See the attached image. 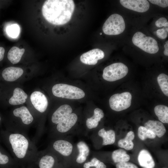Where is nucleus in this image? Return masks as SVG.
Instances as JSON below:
<instances>
[{
	"label": "nucleus",
	"mask_w": 168,
	"mask_h": 168,
	"mask_svg": "<svg viewBox=\"0 0 168 168\" xmlns=\"http://www.w3.org/2000/svg\"><path fill=\"white\" fill-rule=\"evenodd\" d=\"M0 137L19 166L26 168L35 165L39 152L26 134L5 129L1 131Z\"/></svg>",
	"instance_id": "1"
},
{
	"label": "nucleus",
	"mask_w": 168,
	"mask_h": 168,
	"mask_svg": "<svg viewBox=\"0 0 168 168\" xmlns=\"http://www.w3.org/2000/svg\"><path fill=\"white\" fill-rule=\"evenodd\" d=\"M75 8L72 0H48L44 3L42 13L49 23L55 25H62L71 19Z\"/></svg>",
	"instance_id": "2"
},
{
	"label": "nucleus",
	"mask_w": 168,
	"mask_h": 168,
	"mask_svg": "<svg viewBox=\"0 0 168 168\" xmlns=\"http://www.w3.org/2000/svg\"><path fill=\"white\" fill-rule=\"evenodd\" d=\"M53 94L55 96L70 99H79L83 98L85 93L81 89L65 84H57L52 88Z\"/></svg>",
	"instance_id": "3"
},
{
	"label": "nucleus",
	"mask_w": 168,
	"mask_h": 168,
	"mask_svg": "<svg viewBox=\"0 0 168 168\" xmlns=\"http://www.w3.org/2000/svg\"><path fill=\"white\" fill-rule=\"evenodd\" d=\"M35 165L37 168H66L56 155L48 149L39 152Z\"/></svg>",
	"instance_id": "4"
},
{
	"label": "nucleus",
	"mask_w": 168,
	"mask_h": 168,
	"mask_svg": "<svg viewBox=\"0 0 168 168\" xmlns=\"http://www.w3.org/2000/svg\"><path fill=\"white\" fill-rule=\"evenodd\" d=\"M48 149L55 154L65 166L64 159L72 155L73 147L69 141L56 138L52 142Z\"/></svg>",
	"instance_id": "5"
},
{
	"label": "nucleus",
	"mask_w": 168,
	"mask_h": 168,
	"mask_svg": "<svg viewBox=\"0 0 168 168\" xmlns=\"http://www.w3.org/2000/svg\"><path fill=\"white\" fill-rule=\"evenodd\" d=\"M132 41L134 45L149 54H155L159 49L157 42L154 38L147 36L141 32H137L134 34Z\"/></svg>",
	"instance_id": "6"
},
{
	"label": "nucleus",
	"mask_w": 168,
	"mask_h": 168,
	"mask_svg": "<svg viewBox=\"0 0 168 168\" xmlns=\"http://www.w3.org/2000/svg\"><path fill=\"white\" fill-rule=\"evenodd\" d=\"M125 28L124 18L120 15L114 14L110 15L103 24V32L108 35H116L122 33Z\"/></svg>",
	"instance_id": "7"
},
{
	"label": "nucleus",
	"mask_w": 168,
	"mask_h": 168,
	"mask_svg": "<svg viewBox=\"0 0 168 168\" xmlns=\"http://www.w3.org/2000/svg\"><path fill=\"white\" fill-rule=\"evenodd\" d=\"M128 72V68L125 65L122 63H116L104 69L102 77L105 80L113 82L123 78Z\"/></svg>",
	"instance_id": "8"
},
{
	"label": "nucleus",
	"mask_w": 168,
	"mask_h": 168,
	"mask_svg": "<svg viewBox=\"0 0 168 168\" xmlns=\"http://www.w3.org/2000/svg\"><path fill=\"white\" fill-rule=\"evenodd\" d=\"M132 99V95L128 92L114 94L109 99L110 107L111 109L116 111L125 110L130 106Z\"/></svg>",
	"instance_id": "9"
},
{
	"label": "nucleus",
	"mask_w": 168,
	"mask_h": 168,
	"mask_svg": "<svg viewBox=\"0 0 168 168\" xmlns=\"http://www.w3.org/2000/svg\"><path fill=\"white\" fill-rule=\"evenodd\" d=\"M78 119L77 115L74 113H71L56 125L52 132L55 135H58L66 133L69 131L76 123Z\"/></svg>",
	"instance_id": "10"
},
{
	"label": "nucleus",
	"mask_w": 168,
	"mask_h": 168,
	"mask_svg": "<svg viewBox=\"0 0 168 168\" xmlns=\"http://www.w3.org/2000/svg\"><path fill=\"white\" fill-rule=\"evenodd\" d=\"M120 2L124 7L139 12H144L149 8L150 4L146 0H120Z\"/></svg>",
	"instance_id": "11"
},
{
	"label": "nucleus",
	"mask_w": 168,
	"mask_h": 168,
	"mask_svg": "<svg viewBox=\"0 0 168 168\" xmlns=\"http://www.w3.org/2000/svg\"><path fill=\"white\" fill-rule=\"evenodd\" d=\"M105 56L104 52L99 49H95L82 54L80 59L83 63L89 65L96 64L99 60Z\"/></svg>",
	"instance_id": "12"
},
{
	"label": "nucleus",
	"mask_w": 168,
	"mask_h": 168,
	"mask_svg": "<svg viewBox=\"0 0 168 168\" xmlns=\"http://www.w3.org/2000/svg\"><path fill=\"white\" fill-rule=\"evenodd\" d=\"M31 102L35 109L40 113H43L46 110L48 101L45 95L39 91H35L31 95Z\"/></svg>",
	"instance_id": "13"
},
{
	"label": "nucleus",
	"mask_w": 168,
	"mask_h": 168,
	"mask_svg": "<svg viewBox=\"0 0 168 168\" xmlns=\"http://www.w3.org/2000/svg\"><path fill=\"white\" fill-rule=\"evenodd\" d=\"M72 111L71 107L67 104L63 105L58 107L53 113L51 121L56 125L68 117Z\"/></svg>",
	"instance_id": "14"
},
{
	"label": "nucleus",
	"mask_w": 168,
	"mask_h": 168,
	"mask_svg": "<svg viewBox=\"0 0 168 168\" xmlns=\"http://www.w3.org/2000/svg\"><path fill=\"white\" fill-rule=\"evenodd\" d=\"M78 153L75 161V166H82L87 161L90 152L89 148L87 145L84 141H80L77 144Z\"/></svg>",
	"instance_id": "15"
},
{
	"label": "nucleus",
	"mask_w": 168,
	"mask_h": 168,
	"mask_svg": "<svg viewBox=\"0 0 168 168\" xmlns=\"http://www.w3.org/2000/svg\"><path fill=\"white\" fill-rule=\"evenodd\" d=\"M13 158L0 145V168H18Z\"/></svg>",
	"instance_id": "16"
},
{
	"label": "nucleus",
	"mask_w": 168,
	"mask_h": 168,
	"mask_svg": "<svg viewBox=\"0 0 168 168\" xmlns=\"http://www.w3.org/2000/svg\"><path fill=\"white\" fill-rule=\"evenodd\" d=\"M14 116L20 117L23 124L29 129V125L34 120V118L28 109L23 106L15 109L13 111Z\"/></svg>",
	"instance_id": "17"
},
{
	"label": "nucleus",
	"mask_w": 168,
	"mask_h": 168,
	"mask_svg": "<svg viewBox=\"0 0 168 168\" xmlns=\"http://www.w3.org/2000/svg\"><path fill=\"white\" fill-rule=\"evenodd\" d=\"M23 73V70L21 68L10 67L3 70L2 75L5 81L13 82L20 77Z\"/></svg>",
	"instance_id": "18"
},
{
	"label": "nucleus",
	"mask_w": 168,
	"mask_h": 168,
	"mask_svg": "<svg viewBox=\"0 0 168 168\" xmlns=\"http://www.w3.org/2000/svg\"><path fill=\"white\" fill-rule=\"evenodd\" d=\"M144 127L153 132L159 138L162 137L166 132L163 124L158 121L149 120L145 123Z\"/></svg>",
	"instance_id": "19"
},
{
	"label": "nucleus",
	"mask_w": 168,
	"mask_h": 168,
	"mask_svg": "<svg viewBox=\"0 0 168 168\" xmlns=\"http://www.w3.org/2000/svg\"><path fill=\"white\" fill-rule=\"evenodd\" d=\"M139 165L143 168H154L155 163L152 155L147 150L142 149L139 152L138 156Z\"/></svg>",
	"instance_id": "20"
},
{
	"label": "nucleus",
	"mask_w": 168,
	"mask_h": 168,
	"mask_svg": "<svg viewBox=\"0 0 168 168\" xmlns=\"http://www.w3.org/2000/svg\"><path fill=\"white\" fill-rule=\"evenodd\" d=\"M104 116L103 110L99 108H96L94 111L93 115L87 119L86 125L89 129L96 128L99 124V123Z\"/></svg>",
	"instance_id": "21"
},
{
	"label": "nucleus",
	"mask_w": 168,
	"mask_h": 168,
	"mask_svg": "<svg viewBox=\"0 0 168 168\" xmlns=\"http://www.w3.org/2000/svg\"><path fill=\"white\" fill-rule=\"evenodd\" d=\"M27 98V94L21 89L15 88L13 96L9 100V103L12 105H17L24 103Z\"/></svg>",
	"instance_id": "22"
},
{
	"label": "nucleus",
	"mask_w": 168,
	"mask_h": 168,
	"mask_svg": "<svg viewBox=\"0 0 168 168\" xmlns=\"http://www.w3.org/2000/svg\"><path fill=\"white\" fill-rule=\"evenodd\" d=\"M98 134L102 138L103 145H111L115 142V133L112 129L106 131L104 128H101L98 131Z\"/></svg>",
	"instance_id": "23"
},
{
	"label": "nucleus",
	"mask_w": 168,
	"mask_h": 168,
	"mask_svg": "<svg viewBox=\"0 0 168 168\" xmlns=\"http://www.w3.org/2000/svg\"><path fill=\"white\" fill-rule=\"evenodd\" d=\"M25 50L24 48L21 49L17 47L13 46L8 52L7 58L13 64H16L20 61Z\"/></svg>",
	"instance_id": "24"
},
{
	"label": "nucleus",
	"mask_w": 168,
	"mask_h": 168,
	"mask_svg": "<svg viewBox=\"0 0 168 168\" xmlns=\"http://www.w3.org/2000/svg\"><path fill=\"white\" fill-rule=\"evenodd\" d=\"M134 137V133L132 131H130L127 134L124 138L120 139L118 143V146L127 150L132 149L134 147L133 140Z\"/></svg>",
	"instance_id": "25"
},
{
	"label": "nucleus",
	"mask_w": 168,
	"mask_h": 168,
	"mask_svg": "<svg viewBox=\"0 0 168 168\" xmlns=\"http://www.w3.org/2000/svg\"><path fill=\"white\" fill-rule=\"evenodd\" d=\"M155 113L159 120L163 123H168V107L163 105H158L154 109Z\"/></svg>",
	"instance_id": "26"
},
{
	"label": "nucleus",
	"mask_w": 168,
	"mask_h": 168,
	"mask_svg": "<svg viewBox=\"0 0 168 168\" xmlns=\"http://www.w3.org/2000/svg\"><path fill=\"white\" fill-rule=\"evenodd\" d=\"M112 158L115 163L128 162L130 159L129 156L124 149H119L114 151L112 153Z\"/></svg>",
	"instance_id": "27"
},
{
	"label": "nucleus",
	"mask_w": 168,
	"mask_h": 168,
	"mask_svg": "<svg viewBox=\"0 0 168 168\" xmlns=\"http://www.w3.org/2000/svg\"><path fill=\"white\" fill-rule=\"evenodd\" d=\"M160 88L166 96H168V76L164 73L160 74L157 77Z\"/></svg>",
	"instance_id": "28"
},
{
	"label": "nucleus",
	"mask_w": 168,
	"mask_h": 168,
	"mask_svg": "<svg viewBox=\"0 0 168 168\" xmlns=\"http://www.w3.org/2000/svg\"><path fill=\"white\" fill-rule=\"evenodd\" d=\"M82 168H107L106 165L97 158L94 157L88 161L84 163Z\"/></svg>",
	"instance_id": "29"
},
{
	"label": "nucleus",
	"mask_w": 168,
	"mask_h": 168,
	"mask_svg": "<svg viewBox=\"0 0 168 168\" xmlns=\"http://www.w3.org/2000/svg\"><path fill=\"white\" fill-rule=\"evenodd\" d=\"M138 131V137L143 141L146 139L147 138L154 139L156 136L153 132L144 126L139 127Z\"/></svg>",
	"instance_id": "30"
},
{
	"label": "nucleus",
	"mask_w": 168,
	"mask_h": 168,
	"mask_svg": "<svg viewBox=\"0 0 168 168\" xmlns=\"http://www.w3.org/2000/svg\"><path fill=\"white\" fill-rule=\"evenodd\" d=\"M19 28L18 26L16 24L10 26L7 29L8 35L13 38H15L18 35Z\"/></svg>",
	"instance_id": "31"
},
{
	"label": "nucleus",
	"mask_w": 168,
	"mask_h": 168,
	"mask_svg": "<svg viewBox=\"0 0 168 168\" xmlns=\"http://www.w3.org/2000/svg\"><path fill=\"white\" fill-rule=\"evenodd\" d=\"M116 166V168H138L134 164L128 162L117 163Z\"/></svg>",
	"instance_id": "32"
},
{
	"label": "nucleus",
	"mask_w": 168,
	"mask_h": 168,
	"mask_svg": "<svg viewBox=\"0 0 168 168\" xmlns=\"http://www.w3.org/2000/svg\"><path fill=\"white\" fill-rule=\"evenodd\" d=\"M152 3L162 7L165 8L168 6L167 0H149Z\"/></svg>",
	"instance_id": "33"
},
{
	"label": "nucleus",
	"mask_w": 168,
	"mask_h": 168,
	"mask_svg": "<svg viewBox=\"0 0 168 168\" xmlns=\"http://www.w3.org/2000/svg\"><path fill=\"white\" fill-rule=\"evenodd\" d=\"M157 36L159 38L164 39L166 38L168 35V32L166 29H158L156 31Z\"/></svg>",
	"instance_id": "34"
},
{
	"label": "nucleus",
	"mask_w": 168,
	"mask_h": 168,
	"mask_svg": "<svg viewBox=\"0 0 168 168\" xmlns=\"http://www.w3.org/2000/svg\"><path fill=\"white\" fill-rule=\"evenodd\" d=\"M167 22V19L164 17H161L158 19L155 22L156 26L158 27L164 26L165 24Z\"/></svg>",
	"instance_id": "35"
},
{
	"label": "nucleus",
	"mask_w": 168,
	"mask_h": 168,
	"mask_svg": "<svg viewBox=\"0 0 168 168\" xmlns=\"http://www.w3.org/2000/svg\"><path fill=\"white\" fill-rule=\"evenodd\" d=\"M5 49L4 48L0 47V61L3 60L4 57Z\"/></svg>",
	"instance_id": "36"
},
{
	"label": "nucleus",
	"mask_w": 168,
	"mask_h": 168,
	"mask_svg": "<svg viewBox=\"0 0 168 168\" xmlns=\"http://www.w3.org/2000/svg\"><path fill=\"white\" fill-rule=\"evenodd\" d=\"M164 47L165 48V50L164 51V54L165 55L168 56V41L166 42V44L164 45Z\"/></svg>",
	"instance_id": "37"
},
{
	"label": "nucleus",
	"mask_w": 168,
	"mask_h": 168,
	"mask_svg": "<svg viewBox=\"0 0 168 168\" xmlns=\"http://www.w3.org/2000/svg\"><path fill=\"white\" fill-rule=\"evenodd\" d=\"M26 168H37L35 165L27 167Z\"/></svg>",
	"instance_id": "38"
},
{
	"label": "nucleus",
	"mask_w": 168,
	"mask_h": 168,
	"mask_svg": "<svg viewBox=\"0 0 168 168\" xmlns=\"http://www.w3.org/2000/svg\"><path fill=\"white\" fill-rule=\"evenodd\" d=\"M168 22L167 21L165 24L164 26L165 27H168Z\"/></svg>",
	"instance_id": "39"
},
{
	"label": "nucleus",
	"mask_w": 168,
	"mask_h": 168,
	"mask_svg": "<svg viewBox=\"0 0 168 168\" xmlns=\"http://www.w3.org/2000/svg\"><path fill=\"white\" fill-rule=\"evenodd\" d=\"M1 116H0V124H1Z\"/></svg>",
	"instance_id": "40"
}]
</instances>
